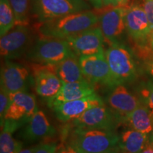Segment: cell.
I'll return each mask as SVG.
<instances>
[{
	"label": "cell",
	"mask_w": 153,
	"mask_h": 153,
	"mask_svg": "<svg viewBox=\"0 0 153 153\" xmlns=\"http://www.w3.org/2000/svg\"><path fill=\"white\" fill-rule=\"evenodd\" d=\"M143 9L150 23L152 30H153V0H143Z\"/></svg>",
	"instance_id": "f1b7e54d"
},
{
	"label": "cell",
	"mask_w": 153,
	"mask_h": 153,
	"mask_svg": "<svg viewBox=\"0 0 153 153\" xmlns=\"http://www.w3.org/2000/svg\"><path fill=\"white\" fill-rule=\"evenodd\" d=\"M82 74L92 85H101L112 87L116 85L104 52L79 57Z\"/></svg>",
	"instance_id": "52a82bcc"
},
{
	"label": "cell",
	"mask_w": 153,
	"mask_h": 153,
	"mask_svg": "<svg viewBox=\"0 0 153 153\" xmlns=\"http://www.w3.org/2000/svg\"><path fill=\"white\" fill-rule=\"evenodd\" d=\"M125 24L130 36L138 44L143 45L150 38L152 29L143 7L133 6L126 9Z\"/></svg>",
	"instance_id": "5bb4252c"
},
{
	"label": "cell",
	"mask_w": 153,
	"mask_h": 153,
	"mask_svg": "<svg viewBox=\"0 0 153 153\" xmlns=\"http://www.w3.org/2000/svg\"><path fill=\"white\" fill-rule=\"evenodd\" d=\"M120 121L105 104L92 107L73 120L74 128L115 131Z\"/></svg>",
	"instance_id": "9c48e42d"
},
{
	"label": "cell",
	"mask_w": 153,
	"mask_h": 153,
	"mask_svg": "<svg viewBox=\"0 0 153 153\" xmlns=\"http://www.w3.org/2000/svg\"><path fill=\"white\" fill-rule=\"evenodd\" d=\"M103 104H104L103 99L95 94L86 98L55 105L52 108L57 119L62 122H68L73 121L89 108Z\"/></svg>",
	"instance_id": "9a60e30c"
},
{
	"label": "cell",
	"mask_w": 153,
	"mask_h": 153,
	"mask_svg": "<svg viewBox=\"0 0 153 153\" xmlns=\"http://www.w3.org/2000/svg\"><path fill=\"white\" fill-rule=\"evenodd\" d=\"M35 90L42 98L48 101L57 95L62 87V82L55 73V65L35 63L33 68Z\"/></svg>",
	"instance_id": "30bf717a"
},
{
	"label": "cell",
	"mask_w": 153,
	"mask_h": 153,
	"mask_svg": "<svg viewBox=\"0 0 153 153\" xmlns=\"http://www.w3.org/2000/svg\"><path fill=\"white\" fill-rule=\"evenodd\" d=\"M124 123L131 128L147 135L153 131V117L148 107L143 102L128 116Z\"/></svg>",
	"instance_id": "7402d4cb"
},
{
	"label": "cell",
	"mask_w": 153,
	"mask_h": 153,
	"mask_svg": "<svg viewBox=\"0 0 153 153\" xmlns=\"http://www.w3.org/2000/svg\"><path fill=\"white\" fill-rule=\"evenodd\" d=\"M138 153H153V142L151 140V139L148 145Z\"/></svg>",
	"instance_id": "1f68e13d"
},
{
	"label": "cell",
	"mask_w": 153,
	"mask_h": 153,
	"mask_svg": "<svg viewBox=\"0 0 153 153\" xmlns=\"http://www.w3.org/2000/svg\"><path fill=\"white\" fill-rule=\"evenodd\" d=\"M90 10L85 0H33L32 11L41 23L66 15Z\"/></svg>",
	"instance_id": "5b68a950"
},
{
	"label": "cell",
	"mask_w": 153,
	"mask_h": 153,
	"mask_svg": "<svg viewBox=\"0 0 153 153\" xmlns=\"http://www.w3.org/2000/svg\"><path fill=\"white\" fill-rule=\"evenodd\" d=\"M1 87L14 94L21 91H27L33 80V76L26 67L18 63L4 60L1 68Z\"/></svg>",
	"instance_id": "8fae6325"
},
{
	"label": "cell",
	"mask_w": 153,
	"mask_h": 153,
	"mask_svg": "<svg viewBox=\"0 0 153 153\" xmlns=\"http://www.w3.org/2000/svg\"><path fill=\"white\" fill-rule=\"evenodd\" d=\"M16 25V17L9 0H0V36H3Z\"/></svg>",
	"instance_id": "603a6c76"
},
{
	"label": "cell",
	"mask_w": 153,
	"mask_h": 153,
	"mask_svg": "<svg viewBox=\"0 0 153 153\" xmlns=\"http://www.w3.org/2000/svg\"><path fill=\"white\" fill-rule=\"evenodd\" d=\"M55 153H82L79 150L75 148L74 145L68 142H64L57 145Z\"/></svg>",
	"instance_id": "83f0119b"
},
{
	"label": "cell",
	"mask_w": 153,
	"mask_h": 153,
	"mask_svg": "<svg viewBox=\"0 0 153 153\" xmlns=\"http://www.w3.org/2000/svg\"><path fill=\"white\" fill-rule=\"evenodd\" d=\"M104 7H117V0H102Z\"/></svg>",
	"instance_id": "d6a6232c"
},
{
	"label": "cell",
	"mask_w": 153,
	"mask_h": 153,
	"mask_svg": "<svg viewBox=\"0 0 153 153\" xmlns=\"http://www.w3.org/2000/svg\"><path fill=\"white\" fill-rule=\"evenodd\" d=\"M95 94L94 87L87 80L72 83H63L60 92L55 98L48 101V104L52 108L55 105L86 98Z\"/></svg>",
	"instance_id": "ac0fdd59"
},
{
	"label": "cell",
	"mask_w": 153,
	"mask_h": 153,
	"mask_svg": "<svg viewBox=\"0 0 153 153\" xmlns=\"http://www.w3.org/2000/svg\"><path fill=\"white\" fill-rule=\"evenodd\" d=\"M130 0H117L118 6L119 7H125L128 3L129 2Z\"/></svg>",
	"instance_id": "e575fe53"
},
{
	"label": "cell",
	"mask_w": 153,
	"mask_h": 153,
	"mask_svg": "<svg viewBox=\"0 0 153 153\" xmlns=\"http://www.w3.org/2000/svg\"><path fill=\"white\" fill-rule=\"evenodd\" d=\"M38 145H35V146H32L30 148H26V149H23L19 152V153H34L36 149L38 148Z\"/></svg>",
	"instance_id": "836d02e7"
},
{
	"label": "cell",
	"mask_w": 153,
	"mask_h": 153,
	"mask_svg": "<svg viewBox=\"0 0 153 153\" xmlns=\"http://www.w3.org/2000/svg\"><path fill=\"white\" fill-rule=\"evenodd\" d=\"M103 153H121L120 151V149H116V150H114L111 151H108L106 152H103Z\"/></svg>",
	"instance_id": "8d00e7d4"
},
{
	"label": "cell",
	"mask_w": 153,
	"mask_h": 153,
	"mask_svg": "<svg viewBox=\"0 0 153 153\" xmlns=\"http://www.w3.org/2000/svg\"><path fill=\"white\" fill-rule=\"evenodd\" d=\"M26 123V120H4L1 127L0 153H19L22 150L23 143L15 139L13 134Z\"/></svg>",
	"instance_id": "d6986e66"
},
{
	"label": "cell",
	"mask_w": 153,
	"mask_h": 153,
	"mask_svg": "<svg viewBox=\"0 0 153 153\" xmlns=\"http://www.w3.org/2000/svg\"><path fill=\"white\" fill-rule=\"evenodd\" d=\"M126 9L123 7H111L99 16V24L104 40L110 44L119 42L126 29L125 24Z\"/></svg>",
	"instance_id": "4fadbf2b"
},
{
	"label": "cell",
	"mask_w": 153,
	"mask_h": 153,
	"mask_svg": "<svg viewBox=\"0 0 153 153\" xmlns=\"http://www.w3.org/2000/svg\"><path fill=\"white\" fill-rule=\"evenodd\" d=\"M68 142L82 153H103L119 149V135L115 131L75 128Z\"/></svg>",
	"instance_id": "7a4b0ae2"
},
{
	"label": "cell",
	"mask_w": 153,
	"mask_h": 153,
	"mask_svg": "<svg viewBox=\"0 0 153 153\" xmlns=\"http://www.w3.org/2000/svg\"><path fill=\"white\" fill-rule=\"evenodd\" d=\"M107 62L116 85L133 82L137 77V68L131 51L120 42L110 44L105 51Z\"/></svg>",
	"instance_id": "3957f363"
},
{
	"label": "cell",
	"mask_w": 153,
	"mask_h": 153,
	"mask_svg": "<svg viewBox=\"0 0 153 153\" xmlns=\"http://www.w3.org/2000/svg\"><path fill=\"white\" fill-rule=\"evenodd\" d=\"M76 55L67 40L43 37L38 39L27 53V58L41 65H56L67 57Z\"/></svg>",
	"instance_id": "277c9868"
},
{
	"label": "cell",
	"mask_w": 153,
	"mask_h": 153,
	"mask_svg": "<svg viewBox=\"0 0 153 153\" xmlns=\"http://www.w3.org/2000/svg\"><path fill=\"white\" fill-rule=\"evenodd\" d=\"M57 145L55 142H46L39 144L34 153H55Z\"/></svg>",
	"instance_id": "4316f807"
},
{
	"label": "cell",
	"mask_w": 153,
	"mask_h": 153,
	"mask_svg": "<svg viewBox=\"0 0 153 153\" xmlns=\"http://www.w3.org/2000/svg\"><path fill=\"white\" fill-rule=\"evenodd\" d=\"M150 45L153 50V30H152V33H151V34H150Z\"/></svg>",
	"instance_id": "d590c367"
},
{
	"label": "cell",
	"mask_w": 153,
	"mask_h": 153,
	"mask_svg": "<svg viewBox=\"0 0 153 153\" xmlns=\"http://www.w3.org/2000/svg\"><path fill=\"white\" fill-rule=\"evenodd\" d=\"M32 33L28 25H16L0 40L1 56L4 60L19 58L30 49Z\"/></svg>",
	"instance_id": "8992f818"
},
{
	"label": "cell",
	"mask_w": 153,
	"mask_h": 153,
	"mask_svg": "<svg viewBox=\"0 0 153 153\" xmlns=\"http://www.w3.org/2000/svg\"><path fill=\"white\" fill-rule=\"evenodd\" d=\"M55 135L56 131L50 123L45 113L38 109L32 115L21 132V137L28 142L50 138Z\"/></svg>",
	"instance_id": "2e32d148"
},
{
	"label": "cell",
	"mask_w": 153,
	"mask_h": 153,
	"mask_svg": "<svg viewBox=\"0 0 153 153\" xmlns=\"http://www.w3.org/2000/svg\"><path fill=\"white\" fill-rule=\"evenodd\" d=\"M55 73L62 83H72L87 80L82 74L76 55L67 57L55 65Z\"/></svg>",
	"instance_id": "44dd1931"
},
{
	"label": "cell",
	"mask_w": 153,
	"mask_h": 153,
	"mask_svg": "<svg viewBox=\"0 0 153 153\" xmlns=\"http://www.w3.org/2000/svg\"><path fill=\"white\" fill-rule=\"evenodd\" d=\"M72 51L78 56L91 55L104 52V38L99 26L89 28L67 38Z\"/></svg>",
	"instance_id": "7c38bea8"
},
{
	"label": "cell",
	"mask_w": 153,
	"mask_h": 153,
	"mask_svg": "<svg viewBox=\"0 0 153 153\" xmlns=\"http://www.w3.org/2000/svg\"><path fill=\"white\" fill-rule=\"evenodd\" d=\"M10 94L4 89L1 87L0 89V120H1V127L4 122L5 116L8 110L9 104H10Z\"/></svg>",
	"instance_id": "484cf974"
},
{
	"label": "cell",
	"mask_w": 153,
	"mask_h": 153,
	"mask_svg": "<svg viewBox=\"0 0 153 153\" xmlns=\"http://www.w3.org/2000/svg\"><path fill=\"white\" fill-rule=\"evenodd\" d=\"M151 137V138H150V139H151V140H152V142H153V134H152V135H151V137Z\"/></svg>",
	"instance_id": "74e56055"
},
{
	"label": "cell",
	"mask_w": 153,
	"mask_h": 153,
	"mask_svg": "<svg viewBox=\"0 0 153 153\" xmlns=\"http://www.w3.org/2000/svg\"><path fill=\"white\" fill-rule=\"evenodd\" d=\"M14 10L16 25H28L31 0H9Z\"/></svg>",
	"instance_id": "cb8c5ba5"
},
{
	"label": "cell",
	"mask_w": 153,
	"mask_h": 153,
	"mask_svg": "<svg viewBox=\"0 0 153 153\" xmlns=\"http://www.w3.org/2000/svg\"><path fill=\"white\" fill-rule=\"evenodd\" d=\"M98 24L99 16L93 11L87 10L41 23L39 32L43 37L66 40L97 26Z\"/></svg>",
	"instance_id": "6da1fadb"
},
{
	"label": "cell",
	"mask_w": 153,
	"mask_h": 153,
	"mask_svg": "<svg viewBox=\"0 0 153 153\" xmlns=\"http://www.w3.org/2000/svg\"><path fill=\"white\" fill-rule=\"evenodd\" d=\"M145 70L151 76L153 77V57L148 59L145 62Z\"/></svg>",
	"instance_id": "f546056e"
},
{
	"label": "cell",
	"mask_w": 153,
	"mask_h": 153,
	"mask_svg": "<svg viewBox=\"0 0 153 153\" xmlns=\"http://www.w3.org/2000/svg\"><path fill=\"white\" fill-rule=\"evenodd\" d=\"M91 4V6H93L94 8L97 9H100L104 7L102 0H87Z\"/></svg>",
	"instance_id": "4dcf8cb0"
},
{
	"label": "cell",
	"mask_w": 153,
	"mask_h": 153,
	"mask_svg": "<svg viewBox=\"0 0 153 153\" xmlns=\"http://www.w3.org/2000/svg\"><path fill=\"white\" fill-rule=\"evenodd\" d=\"M106 101L107 106L117 116L120 123H124L128 116L142 104L140 97L132 93L123 84L111 87Z\"/></svg>",
	"instance_id": "ba28073f"
},
{
	"label": "cell",
	"mask_w": 153,
	"mask_h": 153,
	"mask_svg": "<svg viewBox=\"0 0 153 153\" xmlns=\"http://www.w3.org/2000/svg\"><path fill=\"white\" fill-rule=\"evenodd\" d=\"M10 104L5 119L28 121L38 110L35 96L27 91L10 94Z\"/></svg>",
	"instance_id": "e0dca14e"
},
{
	"label": "cell",
	"mask_w": 153,
	"mask_h": 153,
	"mask_svg": "<svg viewBox=\"0 0 153 153\" xmlns=\"http://www.w3.org/2000/svg\"><path fill=\"white\" fill-rule=\"evenodd\" d=\"M140 99L148 107L153 117V82H145L140 88Z\"/></svg>",
	"instance_id": "d4e9b609"
},
{
	"label": "cell",
	"mask_w": 153,
	"mask_h": 153,
	"mask_svg": "<svg viewBox=\"0 0 153 153\" xmlns=\"http://www.w3.org/2000/svg\"><path fill=\"white\" fill-rule=\"evenodd\" d=\"M150 141L148 135L131 128L120 133L118 147L121 153H138Z\"/></svg>",
	"instance_id": "ffe728a7"
}]
</instances>
